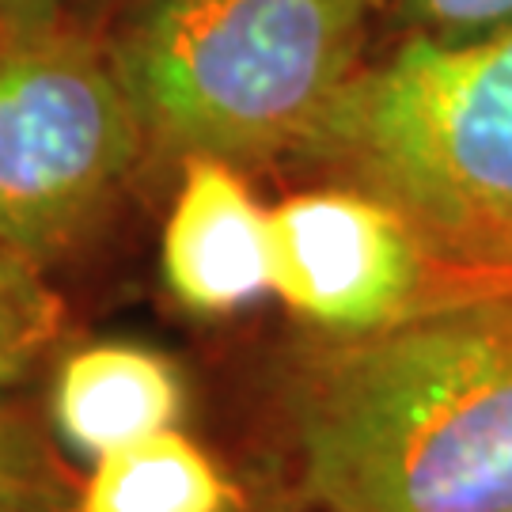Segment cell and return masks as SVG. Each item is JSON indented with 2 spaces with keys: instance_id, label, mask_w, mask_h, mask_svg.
<instances>
[{
  "instance_id": "5b68a950",
  "label": "cell",
  "mask_w": 512,
  "mask_h": 512,
  "mask_svg": "<svg viewBox=\"0 0 512 512\" xmlns=\"http://www.w3.org/2000/svg\"><path fill=\"white\" fill-rule=\"evenodd\" d=\"M274 296L323 338H361L429 304L437 262L414 224L346 183L296 190L270 209Z\"/></svg>"
},
{
  "instance_id": "7a4b0ae2",
  "label": "cell",
  "mask_w": 512,
  "mask_h": 512,
  "mask_svg": "<svg viewBox=\"0 0 512 512\" xmlns=\"http://www.w3.org/2000/svg\"><path fill=\"white\" fill-rule=\"evenodd\" d=\"M293 164L395 205L437 262L433 289L512 270V23L456 42L399 35Z\"/></svg>"
},
{
  "instance_id": "5bb4252c",
  "label": "cell",
  "mask_w": 512,
  "mask_h": 512,
  "mask_svg": "<svg viewBox=\"0 0 512 512\" xmlns=\"http://www.w3.org/2000/svg\"><path fill=\"white\" fill-rule=\"evenodd\" d=\"M23 475H16V467H12V459L0 456V482H19Z\"/></svg>"
},
{
  "instance_id": "8992f818",
  "label": "cell",
  "mask_w": 512,
  "mask_h": 512,
  "mask_svg": "<svg viewBox=\"0 0 512 512\" xmlns=\"http://www.w3.org/2000/svg\"><path fill=\"white\" fill-rule=\"evenodd\" d=\"M179 190L164 224V281L194 315H232L274 293L270 209L243 167L217 156L179 160Z\"/></svg>"
},
{
  "instance_id": "52a82bcc",
  "label": "cell",
  "mask_w": 512,
  "mask_h": 512,
  "mask_svg": "<svg viewBox=\"0 0 512 512\" xmlns=\"http://www.w3.org/2000/svg\"><path fill=\"white\" fill-rule=\"evenodd\" d=\"M183 414L179 372L160 353L126 342L76 349L54 387V421L84 456H107L126 444L175 429Z\"/></svg>"
},
{
  "instance_id": "4fadbf2b",
  "label": "cell",
  "mask_w": 512,
  "mask_h": 512,
  "mask_svg": "<svg viewBox=\"0 0 512 512\" xmlns=\"http://www.w3.org/2000/svg\"><path fill=\"white\" fill-rule=\"evenodd\" d=\"M0 512H38L27 482H0Z\"/></svg>"
},
{
  "instance_id": "7c38bea8",
  "label": "cell",
  "mask_w": 512,
  "mask_h": 512,
  "mask_svg": "<svg viewBox=\"0 0 512 512\" xmlns=\"http://www.w3.org/2000/svg\"><path fill=\"white\" fill-rule=\"evenodd\" d=\"M452 296H512V270L486 274V277H467V281H452V285H440V289H433L429 304L452 300ZM429 304H425V308H429Z\"/></svg>"
},
{
  "instance_id": "9c48e42d",
  "label": "cell",
  "mask_w": 512,
  "mask_h": 512,
  "mask_svg": "<svg viewBox=\"0 0 512 512\" xmlns=\"http://www.w3.org/2000/svg\"><path fill=\"white\" fill-rule=\"evenodd\" d=\"M61 330V304L38 262L0 239V384L19 380Z\"/></svg>"
},
{
  "instance_id": "8fae6325",
  "label": "cell",
  "mask_w": 512,
  "mask_h": 512,
  "mask_svg": "<svg viewBox=\"0 0 512 512\" xmlns=\"http://www.w3.org/2000/svg\"><path fill=\"white\" fill-rule=\"evenodd\" d=\"M69 19V0H0V27L4 31H31Z\"/></svg>"
},
{
  "instance_id": "ba28073f",
  "label": "cell",
  "mask_w": 512,
  "mask_h": 512,
  "mask_svg": "<svg viewBox=\"0 0 512 512\" xmlns=\"http://www.w3.org/2000/svg\"><path fill=\"white\" fill-rule=\"evenodd\" d=\"M243 490L179 429L107 452L69 512H243Z\"/></svg>"
},
{
  "instance_id": "6da1fadb",
  "label": "cell",
  "mask_w": 512,
  "mask_h": 512,
  "mask_svg": "<svg viewBox=\"0 0 512 512\" xmlns=\"http://www.w3.org/2000/svg\"><path fill=\"white\" fill-rule=\"evenodd\" d=\"M323 512H512V296H452L323 338L289 387Z\"/></svg>"
},
{
  "instance_id": "30bf717a",
  "label": "cell",
  "mask_w": 512,
  "mask_h": 512,
  "mask_svg": "<svg viewBox=\"0 0 512 512\" xmlns=\"http://www.w3.org/2000/svg\"><path fill=\"white\" fill-rule=\"evenodd\" d=\"M380 19L399 35L456 42L512 23V0H380Z\"/></svg>"
},
{
  "instance_id": "3957f363",
  "label": "cell",
  "mask_w": 512,
  "mask_h": 512,
  "mask_svg": "<svg viewBox=\"0 0 512 512\" xmlns=\"http://www.w3.org/2000/svg\"><path fill=\"white\" fill-rule=\"evenodd\" d=\"M380 0H145L110 42L145 141L293 164L368 61Z\"/></svg>"
},
{
  "instance_id": "277c9868",
  "label": "cell",
  "mask_w": 512,
  "mask_h": 512,
  "mask_svg": "<svg viewBox=\"0 0 512 512\" xmlns=\"http://www.w3.org/2000/svg\"><path fill=\"white\" fill-rule=\"evenodd\" d=\"M110 46L73 19L0 27V239L46 266L118 202L145 156Z\"/></svg>"
}]
</instances>
